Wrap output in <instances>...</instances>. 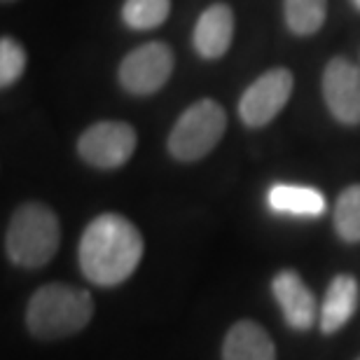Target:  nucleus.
<instances>
[{"instance_id": "obj_1", "label": "nucleus", "mask_w": 360, "mask_h": 360, "mask_svg": "<svg viewBox=\"0 0 360 360\" xmlns=\"http://www.w3.org/2000/svg\"><path fill=\"white\" fill-rule=\"evenodd\" d=\"M146 253L143 234L131 220L120 213H103L94 218L82 232L80 271L94 285L115 288L131 276Z\"/></svg>"}, {"instance_id": "obj_2", "label": "nucleus", "mask_w": 360, "mask_h": 360, "mask_svg": "<svg viewBox=\"0 0 360 360\" xmlns=\"http://www.w3.org/2000/svg\"><path fill=\"white\" fill-rule=\"evenodd\" d=\"M94 319V297L89 290L68 283H47L38 288L26 307V328L35 340H66L82 333Z\"/></svg>"}, {"instance_id": "obj_3", "label": "nucleus", "mask_w": 360, "mask_h": 360, "mask_svg": "<svg viewBox=\"0 0 360 360\" xmlns=\"http://www.w3.org/2000/svg\"><path fill=\"white\" fill-rule=\"evenodd\" d=\"M61 243V225L47 204L26 201L12 213L5 232V255L21 269H40L54 260Z\"/></svg>"}, {"instance_id": "obj_4", "label": "nucleus", "mask_w": 360, "mask_h": 360, "mask_svg": "<svg viewBox=\"0 0 360 360\" xmlns=\"http://www.w3.org/2000/svg\"><path fill=\"white\" fill-rule=\"evenodd\" d=\"M227 131V112L218 101L201 98L180 115L169 134V153L178 162H199Z\"/></svg>"}, {"instance_id": "obj_5", "label": "nucleus", "mask_w": 360, "mask_h": 360, "mask_svg": "<svg viewBox=\"0 0 360 360\" xmlns=\"http://www.w3.org/2000/svg\"><path fill=\"white\" fill-rule=\"evenodd\" d=\"M139 146L136 129L129 122H96L77 139V155L94 169L112 171L131 160Z\"/></svg>"}, {"instance_id": "obj_6", "label": "nucleus", "mask_w": 360, "mask_h": 360, "mask_svg": "<svg viewBox=\"0 0 360 360\" xmlns=\"http://www.w3.org/2000/svg\"><path fill=\"white\" fill-rule=\"evenodd\" d=\"M174 49L167 42H146L120 63V84L134 96L157 94L174 75Z\"/></svg>"}, {"instance_id": "obj_7", "label": "nucleus", "mask_w": 360, "mask_h": 360, "mask_svg": "<svg viewBox=\"0 0 360 360\" xmlns=\"http://www.w3.org/2000/svg\"><path fill=\"white\" fill-rule=\"evenodd\" d=\"M295 77L288 68H271L262 73L239 101V117L250 129H262L278 117L292 96Z\"/></svg>"}, {"instance_id": "obj_8", "label": "nucleus", "mask_w": 360, "mask_h": 360, "mask_svg": "<svg viewBox=\"0 0 360 360\" xmlns=\"http://www.w3.org/2000/svg\"><path fill=\"white\" fill-rule=\"evenodd\" d=\"M323 101L330 115L347 127L360 124V70L347 56H335L323 70Z\"/></svg>"}, {"instance_id": "obj_9", "label": "nucleus", "mask_w": 360, "mask_h": 360, "mask_svg": "<svg viewBox=\"0 0 360 360\" xmlns=\"http://www.w3.org/2000/svg\"><path fill=\"white\" fill-rule=\"evenodd\" d=\"M271 292L276 297L285 323L297 333H307L319 321V304L304 278L295 269H281L271 278Z\"/></svg>"}, {"instance_id": "obj_10", "label": "nucleus", "mask_w": 360, "mask_h": 360, "mask_svg": "<svg viewBox=\"0 0 360 360\" xmlns=\"http://www.w3.org/2000/svg\"><path fill=\"white\" fill-rule=\"evenodd\" d=\"M234 38V12L225 3L206 7L194 26L192 45L201 59L215 61L227 54Z\"/></svg>"}, {"instance_id": "obj_11", "label": "nucleus", "mask_w": 360, "mask_h": 360, "mask_svg": "<svg viewBox=\"0 0 360 360\" xmlns=\"http://www.w3.org/2000/svg\"><path fill=\"white\" fill-rule=\"evenodd\" d=\"M358 297H360V285L358 278L351 274H337L330 281L326 297L321 302L319 311V328L323 335H335L354 319L358 309Z\"/></svg>"}, {"instance_id": "obj_12", "label": "nucleus", "mask_w": 360, "mask_h": 360, "mask_svg": "<svg viewBox=\"0 0 360 360\" xmlns=\"http://www.w3.org/2000/svg\"><path fill=\"white\" fill-rule=\"evenodd\" d=\"M222 360H276V347L260 323L243 319L227 330Z\"/></svg>"}, {"instance_id": "obj_13", "label": "nucleus", "mask_w": 360, "mask_h": 360, "mask_svg": "<svg viewBox=\"0 0 360 360\" xmlns=\"http://www.w3.org/2000/svg\"><path fill=\"white\" fill-rule=\"evenodd\" d=\"M269 206L276 213L321 215L326 211V197L316 187L304 185H274L269 190Z\"/></svg>"}, {"instance_id": "obj_14", "label": "nucleus", "mask_w": 360, "mask_h": 360, "mask_svg": "<svg viewBox=\"0 0 360 360\" xmlns=\"http://www.w3.org/2000/svg\"><path fill=\"white\" fill-rule=\"evenodd\" d=\"M285 26L300 38L319 33L328 14V0H283Z\"/></svg>"}, {"instance_id": "obj_15", "label": "nucleus", "mask_w": 360, "mask_h": 360, "mask_svg": "<svg viewBox=\"0 0 360 360\" xmlns=\"http://www.w3.org/2000/svg\"><path fill=\"white\" fill-rule=\"evenodd\" d=\"M335 232L344 243H360V183L349 185L335 204Z\"/></svg>"}, {"instance_id": "obj_16", "label": "nucleus", "mask_w": 360, "mask_h": 360, "mask_svg": "<svg viewBox=\"0 0 360 360\" xmlns=\"http://www.w3.org/2000/svg\"><path fill=\"white\" fill-rule=\"evenodd\" d=\"M171 14V0H124L122 19L134 31H153Z\"/></svg>"}, {"instance_id": "obj_17", "label": "nucleus", "mask_w": 360, "mask_h": 360, "mask_svg": "<svg viewBox=\"0 0 360 360\" xmlns=\"http://www.w3.org/2000/svg\"><path fill=\"white\" fill-rule=\"evenodd\" d=\"M26 63V49L14 38H10V35H3V40H0V87H12L24 75Z\"/></svg>"}, {"instance_id": "obj_18", "label": "nucleus", "mask_w": 360, "mask_h": 360, "mask_svg": "<svg viewBox=\"0 0 360 360\" xmlns=\"http://www.w3.org/2000/svg\"><path fill=\"white\" fill-rule=\"evenodd\" d=\"M351 3H354V5L358 7V10H360V0H351Z\"/></svg>"}, {"instance_id": "obj_19", "label": "nucleus", "mask_w": 360, "mask_h": 360, "mask_svg": "<svg viewBox=\"0 0 360 360\" xmlns=\"http://www.w3.org/2000/svg\"><path fill=\"white\" fill-rule=\"evenodd\" d=\"M3 3H17V0H3Z\"/></svg>"}, {"instance_id": "obj_20", "label": "nucleus", "mask_w": 360, "mask_h": 360, "mask_svg": "<svg viewBox=\"0 0 360 360\" xmlns=\"http://www.w3.org/2000/svg\"><path fill=\"white\" fill-rule=\"evenodd\" d=\"M356 360H360V356H358V358H356Z\"/></svg>"}]
</instances>
